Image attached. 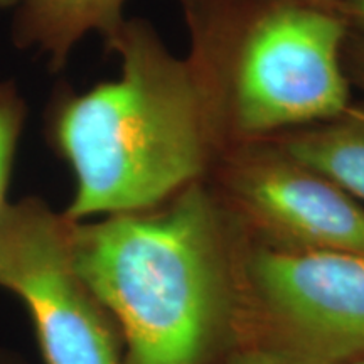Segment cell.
I'll return each instance as SVG.
<instances>
[{
	"label": "cell",
	"instance_id": "8fae6325",
	"mask_svg": "<svg viewBox=\"0 0 364 364\" xmlns=\"http://www.w3.org/2000/svg\"><path fill=\"white\" fill-rule=\"evenodd\" d=\"M226 364H306L300 359H295L289 354L277 351V349L260 346V348H248L235 353L228 359Z\"/></svg>",
	"mask_w": 364,
	"mask_h": 364
},
{
	"label": "cell",
	"instance_id": "5b68a950",
	"mask_svg": "<svg viewBox=\"0 0 364 364\" xmlns=\"http://www.w3.org/2000/svg\"><path fill=\"white\" fill-rule=\"evenodd\" d=\"M248 302L268 348L306 364L364 358V258L263 243L247 253Z\"/></svg>",
	"mask_w": 364,
	"mask_h": 364
},
{
	"label": "cell",
	"instance_id": "30bf717a",
	"mask_svg": "<svg viewBox=\"0 0 364 364\" xmlns=\"http://www.w3.org/2000/svg\"><path fill=\"white\" fill-rule=\"evenodd\" d=\"M344 68L353 90L364 93V34L349 31L344 46Z\"/></svg>",
	"mask_w": 364,
	"mask_h": 364
},
{
	"label": "cell",
	"instance_id": "3957f363",
	"mask_svg": "<svg viewBox=\"0 0 364 364\" xmlns=\"http://www.w3.org/2000/svg\"><path fill=\"white\" fill-rule=\"evenodd\" d=\"M186 61L218 154L336 117L353 102L349 26L314 0H177Z\"/></svg>",
	"mask_w": 364,
	"mask_h": 364
},
{
	"label": "cell",
	"instance_id": "52a82bcc",
	"mask_svg": "<svg viewBox=\"0 0 364 364\" xmlns=\"http://www.w3.org/2000/svg\"><path fill=\"white\" fill-rule=\"evenodd\" d=\"M129 0H17L12 7L11 41L21 51L44 58L48 70L61 73L78 46L98 34L103 46L124 24Z\"/></svg>",
	"mask_w": 364,
	"mask_h": 364
},
{
	"label": "cell",
	"instance_id": "277c9868",
	"mask_svg": "<svg viewBox=\"0 0 364 364\" xmlns=\"http://www.w3.org/2000/svg\"><path fill=\"white\" fill-rule=\"evenodd\" d=\"M73 220L38 196L0 223V287L24 304L46 364H125L115 318L76 270Z\"/></svg>",
	"mask_w": 364,
	"mask_h": 364
},
{
	"label": "cell",
	"instance_id": "ba28073f",
	"mask_svg": "<svg viewBox=\"0 0 364 364\" xmlns=\"http://www.w3.org/2000/svg\"><path fill=\"white\" fill-rule=\"evenodd\" d=\"M287 154L364 204V98L329 120L270 136Z\"/></svg>",
	"mask_w": 364,
	"mask_h": 364
},
{
	"label": "cell",
	"instance_id": "7a4b0ae2",
	"mask_svg": "<svg viewBox=\"0 0 364 364\" xmlns=\"http://www.w3.org/2000/svg\"><path fill=\"white\" fill-rule=\"evenodd\" d=\"M204 179L144 211L73 221L76 270L115 318L125 364H209L233 327V231Z\"/></svg>",
	"mask_w": 364,
	"mask_h": 364
},
{
	"label": "cell",
	"instance_id": "4fadbf2b",
	"mask_svg": "<svg viewBox=\"0 0 364 364\" xmlns=\"http://www.w3.org/2000/svg\"><path fill=\"white\" fill-rule=\"evenodd\" d=\"M0 364H27L21 354L9 351V349H0Z\"/></svg>",
	"mask_w": 364,
	"mask_h": 364
},
{
	"label": "cell",
	"instance_id": "7c38bea8",
	"mask_svg": "<svg viewBox=\"0 0 364 364\" xmlns=\"http://www.w3.org/2000/svg\"><path fill=\"white\" fill-rule=\"evenodd\" d=\"M336 11L349 26V31L364 34V0H341Z\"/></svg>",
	"mask_w": 364,
	"mask_h": 364
},
{
	"label": "cell",
	"instance_id": "9a60e30c",
	"mask_svg": "<svg viewBox=\"0 0 364 364\" xmlns=\"http://www.w3.org/2000/svg\"><path fill=\"white\" fill-rule=\"evenodd\" d=\"M314 2H318V4H322V6L336 9V6H338L341 0H314Z\"/></svg>",
	"mask_w": 364,
	"mask_h": 364
},
{
	"label": "cell",
	"instance_id": "8992f818",
	"mask_svg": "<svg viewBox=\"0 0 364 364\" xmlns=\"http://www.w3.org/2000/svg\"><path fill=\"white\" fill-rule=\"evenodd\" d=\"M211 171L231 211L270 245L364 258V204L275 140L230 145Z\"/></svg>",
	"mask_w": 364,
	"mask_h": 364
},
{
	"label": "cell",
	"instance_id": "9c48e42d",
	"mask_svg": "<svg viewBox=\"0 0 364 364\" xmlns=\"http://www.w3.org/2000/svg\"><path fill=\"white\" fill-rule=\"evenodd\" d=\"M29 107L19 85L14 80H0V223L9 208L17 152L24 134Z\"/></svg>",
	"mask_w": 364,
	"mask_h": 364
},
{
	"label": "cell",
	"instance_id": "2e32d148",
	"mask_svg": "<svg viewBox=\"0 0 364 364\" xmlns=\"http://www.w3.org/2000/svg\"><path fill=\"white\" fill-rule=\"evenodd\" d=\"M346 364H364V358L358 359V361H353V363H346Z\"/></svg>",
	"mask_w": 364,
	"mask_h": 364
},
{
	"label": "cell",
	"instance_id": "6da1fadb",
	"mask_svg": "<svg viewBox=\"0 0 364 364\" xmlns=\"http://www.w3.org/2000/svg\"><path fill=\"white\" fill-rule=\"evenodd\" d=\"M105 51L117 78L88 90L59 83L44 139L75 177L73 221L150 209L211 171L218 147L184 56L144 17H127Z\"/></svg>",
	"mask_w": 364,
	"mask_h": 364
},
{
	"label": "cell",
	"instance_id": "5bb4252c",
	"mask_svg": "<svg viewBox=\"0 0 364 364\" xmlns=\"http://www.w3.org/2000/svg\"><path fill=\"white\" fill-rule=\"evenodd\" d=\"M17 0H0V11H12Z\"/></svg>",
	"mask_w": 364,
	"mask_h": 364
}]
</instances>
